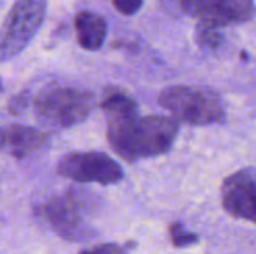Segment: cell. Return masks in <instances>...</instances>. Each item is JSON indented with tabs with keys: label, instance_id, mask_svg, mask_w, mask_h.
I'll return each instance as SVG.
<instances>
[{
	"label": "cell",
	"instance_id": "6da1fadb",
	"mask_svg": "<svg viewBox=\"0 0 256 254\" xmlns=\"http://www.w3.org/2000/svg\"><path fill=\"white\" fill-rule=\"evenodd\" d=\"M106 117V138L111 148L123 160L168 153L178 135V121L165 115L140 117L138 103L123 91H108L100 103Z\"/></svg>",
	"mask_w": 256,
	"mask_h": 254
},
{
	"label": "cell",
	"instance_id": "7a4b0ae2",
	"mask_svg": "<svg viewBox=\"0 0 256 254\" xmlns=\"http://www.w3.org/2000/svg\"><path fill=\"white\" fill-rule=\"evenodd\" d=\"M94 108V94L74 85H46L33 97V112L40 126L63 130L87 120Z\"/></svg>",
	"mask_w": 256,
	"mask_h": 254
},
{
	"label": "cell",
	"instance_id": "3957f363",
	"mask_svg": "<svg viewBox=\"0 0 256 254\" xmlns=\"http://www.w3.org/2000/svg\"><path fill=\"white\" fill-rule=\"evenodd\" d=\"M160 106L177 121L189 126H212L226 120V108L218 91L200 85H172L158 96Z\"/></svg>",
	"mask_w": 256,
	"mask_h": 254
},
{
	"label": "cell",
	"instance_id": "277c9868",
	"mask_svg": "<svg viewBox=\"0 0 256 254\" xmlns=\"http://www.w3.org/2000/svg\"><path fill=\"white\" fill-rule=\"evenodd\" d=\"M46 0H15L0 25V63L21 54L39 33L46 16Z\"/></svg>",
	"mask_w": 256,
	"mask_h": 254
},
{
	"label": "cell",
	"instance_id": "5b68a950",
	"mask_svg": "<svg viewBox=\"0 0 256 254\" xmlns=\"http://www.w3.org/2000/svg\"><path fill=\"white\" fill-rule=\"evenodd\" d=\"M87 201L81 192H69L64 196L52 198L38 208V214L62 238L72 243H82L93 238L94 231L86 222Z\"/></svg>",
	"mask_w": 256,
	"mask_h": 254
},
{
	"label": "cell",
	"instance_id": "8992f818",
	"mask_svg": "<svg viewBox=\"0 0 256 254\" xmlns=\"http://www.w3.org/2000/svg\"><path fill=\"white\" fill-rule=\"evenodd\" d=\"M57 174L76 183L102 186L117 184L124 177L122 166L108 154L99 151H78L63 156L57 163Z\"/></svg>",
	"mask_w": 256,
	"mask_h": 254
},
{
	"label": "cell",
	"instance_id": "52a82bcc",
	"mask_svg": "<svg viewBox=\"0 0 256 254\" xmlns=\"http://www.w3.org/2000/svg\"><path fill=\"white\" fill-rule=\"evenodd\" d=\"M196 18L202 24L225 27L230 24L248 22L255 15L254 0H164Z\"/></svg>",
	"mask_w": 256,
	"mask_h": 254
},
{
	"label": "cell",
	"instance_id": "ba28073f",
	"mask_svg": "<svg viewBox=\"0 0 256 254\" xmlns=\"http://www.w3.org/2000/svg\"><path fill=\"white\" fill-rule=\"evenodd\" d=\"M222 205L230 216L256 223L255 168L242 169L224 181Z\"/></svg>",
	"mask_w": 256,
	"mask_h": 254
},
{
	"label": "cell",
	"instance_id": "9c48e42d",
	"mask_svg": "<svg viewBox=\"0 0 256 254\" xmlns=\"http://www.w3.org/2000/svg\"><path fill=\"white\" fill-rule=\"evenodd\" d=\"M50 138L45 132L30 126L9 124L0 127V151L15 159L28 157L42 150Z\"/></svg>",
	"mask_w": 256,
	"mask_h": 254
},
{
	"label": "cell",
	"instance_id": "30bf717a",
	"mask_svg": "<svg viewBox=\"0 0 256 254\" xmlns=\"http://www.w3.org/2000/svg\"><path fill=\"white\" fill-rule=\"evenodd\" d=\"M74 30L82 49L98 51L106 39L108 25L102 15L93 10H80L74 18Z\"/></svg>",
	"mask_w": 256,
	"mask_h": 254
},
{
	"label": "cell",
	"instance_id": "8fae6325",
	"mask_svg": "<svg viewBox=\"0 0 256 254\" xmlns=\"http://www.w3.org/2000/svg\"><path fill=\"white\" fill-rule=\"evenodd\" d=\"M220 27L210 25V24H198L196 28V40L198 45L204 49H214L222 43V33L219 30Z\"/></svg>",
	"mask_w": 256,
	"mask_h": 254
},
{
	"label": "cell",
	"instance_id": "7c38bea8",
	"mask_svg": "<svg viewBox=\"0 0 256 254\" xmlns=\"http://www.w3.org/2000/svg\"><path fill=\"white\" fill-rule=\"evenodd\" d=\"M170 234H171V241L176 247H188L198 241V235L186 232L182 223H172L170 226Z\"/></svg>",
	"mask_w": 256,
	"mask_h": 254
},
{
	"label": "cell",
	"instance_id": "4fadbf2b",
	"mask_svg": "<svg viewBox=\"0 0 256 254\" xmlns=\"http://www.w3.org/2000/svg\"><path fill=\"white\" fill-rule=\"evenodd\" d=\"M112 6L123 15H135L144 4V0H111Z\"/></svg>",
	"mask_w": 256,
	"mask_h": 254
},
{
	"label": "cell",
	"instance_id": "5bb4252c",
	"mask_svg": "<svg viewBox=\"0 0 256 254\" xmlns=\"http://www.w3.org/2000/svg\"><path fill=\"white\" fill-rule=\"evenodd\" d=\"M80 254H129L128 249L118 244H102L90 250H84Z\"/></svg>",
	"mask_w": 256,
	"mask_h": 254
}]
</instances>
